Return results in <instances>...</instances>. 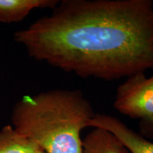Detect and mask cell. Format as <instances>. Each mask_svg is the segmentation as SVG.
I'll return each instance as SVG.
<instances>
[{"label":"cell","mask_w":153,"mask_h":153,"mask_svg":"<svg viewBox=\"0 0 153 153\" xmlns=\"http://www.w3.org/2000/svg\"><path fill=\"white\" fill-rule=\"evenodd\" d=\"M89 127L109 131L127 149L129 153H153V143L130 128L118 118L109 115L95 114Z\"/></svg>","instance_id":"4"},{"label":"cell","mask_w":153,"mask_h":153,"mask_svg":"<svg viewBox=\"0 0 153 153\" xmlns=\"http://www.w3.org/2000/svg\"><path fill=\"white\" fill-rule=\"evenodd\" d=\"M82 153H129V152L111 132L94 128L82 140Z\"/></svg>","instance_id":"6"},{"label":"cell","mask_w":153,"mask_h":153,"mask_svg":"<svg viewBox=\"0 0 153 153\" xmlns=\"http://www.w3.org/2000/svg\"><path fill=\"white\" fill-rule=\"evenodd\" d=\"M37 153H46V152H45V151H43V150H41L40 151H38Z\"/></svg>","instance_id":"9"},{"label":"cell","mask_w":153,"mask_h":153,"mask_svg":"<svg viewBox=\"0 0 153 153\" xmlns=\"http://www.w3.org/2000/svg\"><path fill=\"white\" fill-rule=\"evenodd\" d=\"M94 116L80 91L53 89L24 96L13 108L11 126L46 153H82L81 132Z\"/></svg>","instance_id":"2"},{"label":"cell","mask_w":153,"mask_h":153,"mask_svg":"<svg viewBox=\"0 0 153 153\" xmlns=\"http://www.w3.org/2000/svg\"><path fill=\"white\" fill-rule=\"evenodd\" d=\"M41 150L11 125L4 126L0 131V153H37Z\"/></svg>","instance_id":"7"},{"label":"cell","mask_w":153,"mask_h":153,"mask_svg":"<svg viewBox=\"0 0 153 153\" xmlns=\"http://www.w3.org/2000/svg\"><path fill=\"white\" fill-rule=\"evenodd\" d=\"M57 0H0V22H19L35 9H53Z\"/></svg>","instance_id":"5"},{"label":"cell","mask_w":153,"mask_h":153,"mask_svg":"<svg viewBox=\"0 0 153 153\" xmlns=\"http://www.w3.org/2000/svg\"><path fill=\"white\" fill-rule=\"evenodd\" d=\"M114 108L132 118L143 120L153 116V75L145 72L128 76L117 89Z\"/></svg>","instance_id":"3"},{"label":"cell","mask_w":153,"mask_h":153,"mask_svg":"<svg viewBox=\"0 0 153 153\" xmlns=\"http://www.w3.org/2000/svg\"><path fill=\"white\" fill-rule=\"evenodd\" d=\"M14 38L32 58L81 77H128L153 69V1L63 0Z\"/></svg>","instance_id":"1"},{"label":"cell","mask_w":153,"mask_h":153,"mask_svg":"<svg viewBox=\"0 0 153 153\" xmlns=\"http://www.w3.org/2000/svg\"><path fill=\"white\" fill-rule=\"evenodd\" d=\"M141 128L145 134L153 137V116L141 120Z\"/></svg>","instance_id":"8"}]
</instances>
